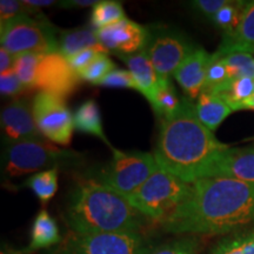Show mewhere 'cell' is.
<instances>
[{
  "mask_svg": "<svg viewBox=\"0 0 254 254\" xmlns=\"http://www.w3.org/2000/svg\"><path fill=\"white\" fill-rule=\"evenodd\" d=\"M254 224V183L227 178H202L190 184V192L161 220L172 234H226Z\"/></svg>",
  "mask_w": 254,
  "mask_h": 254,
  "instance_id": "cell-1",
  "label": "cell"
},
{
  "mask_svg": "<svg viewBox=\"0 0 254 254\" xmlns=\"http://www.w3.org/2000/svg\"><path fill=\"white\" fill-rule=\"evenodd\" d=\"M228 147L200 122L194 104L185 98L177 112L163 120L153 155L159 166L193 184L204 178L212 160Z\"/></svg>",
  "mask_w": 254,
  "mask_h": 254,
  "instance_id": "cell-2",
  "label": "cell"
},
{
  "mask_svg": "<svg viewBox=\"0 0 254 254\" xmlns=\"http://www.w3.org/2000/svg\"><path fill=\"white\" fill-rule=\"evenodd\" d=\"M65 218L78 234L139 232L147 221L127 198L97 179L84 180L74 186Z\"/></svg>",
  "mask_w": 254,
  "mask_h": 254,
  "instance_id": "cell-3",
  "label": "cell"
},
{
  "mask_svg": "<svg viewBox=\"0 0 254 254\" xmlns=\"http://www.w3.org/2000/svg\"><path fill=\"white\" fill-rule=\"evenodd\" d=\"M80 154L64 150L41 139L21 141L6 146L1 157L2 177L14 179L36 174L63 165L71 166L78 163Z\"/></svg>",
  "mask_w": 254,
  "mask_h": 254,
  "instance_id": "cell-4",
  "label": "cell"
},
{
  "mask_svg": "<svg viewBox=\"0 0 254 254\" xmlns=\"http://www.w3.org/2000/svg\"><path fill=\"white\" fill-rule=\"evenodd\" d=\"M190 192V184L159 166L127 200L150 220H164Z\"/></svg>",
  "mask_w": 254,
  "mask_h": 254,
  "instance_id": "cell-5",
  "label": "cell"
},
{
  "mask_svg": "<svg viewBox=\"0 0 254 254\" xmlns=\"http://www.w3.org/2000/svg\"><path fill=\"white\" fill-rule=\"evenodd\" d=\"M1 47L14 57L24 53L49 55L58 52V37L53 25L41 17L17 18L0 26Z\"/></svg>",
  "mask_w": 254,
  "mask_h": 254,
  "instance_id": "cell-6",
  "label": "cell"
},
{
  "mask_svg": "<svg viewBox=\"0 0 254 254\" xmlns=\"http://www.w3.org/2000/svg\"><path fill=\"white\" fill-rule=\"evenodd\" d=\"M140 232L78 234L72 232L51 254H151Z\"/></svg>",
  "mask_w": 254,
  "mask_h": 254,
  "instance_id": "cell-7",
  "label": "cell"
},
{
  "mask_svg": "<svg viewBox=\"0 0 254 254\" xmlns=\"http://www.w3.org/2000/svg\"><path fill=\"white\" fill-rule=\"evenodd\" d=\"M158 167L157 160L151 153L113 150V159L101 171L98 180L127 198L133 194Z\"/></svg>",
  "mask_w": 254,
  "mask_h": 254,
  "instance_id": "cell-8",
  "label": "cell"
},
{
  "mask_svg": "<svg viewBox=\"0 0 254 254\" xmlns=\"http://www.w3.org/2000/svg\"><path fill=\"white\" fill-rule=\"evenodd\" d=\"M32 112L41 135L55 144L69 145L74 129V117L66 106L65 99L39 92L33 99Z\"/></svg>",
  "mask_w": 254,
  "mask_h": 254,
  "instance_id": "cell-9",
  "label": "cell"
},
{
  "mask_svg": "<svg viewBox=\"0 0 254 254\" xmlns=\"http://www.w3.org/2000/svg\"><path fill=\"white\" fill-rule=\"evenodd\" d=\"M195 46L179 32L163 30L150 33L145 47L152 65L158 73L160 82L171 80V77Z\"/></svg>",
  "mask_w": 254,
  "mask_h": 254,
  "instance_id": "cell-10",
  "label": "cell"
},
{
  "mask_svg": "<svg viewBox=\"0 0 254 254\" xmlns=\"http://www.w3.org/2000/svg\"><path fill=\"white\" fill-rule=\"evenodd\" d=\"M79 80L78 73L69 65L67 58L62 53L53 52L41 58L33 88L65 99L75 91Z\"/></svg>",
  "mask_w": 254,
  "mask_h": 254,
  "instance_id": "cell-11",
  "label": "cell"
},
{
  "mask_svg": "<svg viewBox=\"0 0 254 254\" xmlns=\"http://www.w3.org/2000/svg\"><path fill=\"white\" fill-rule=\"evenodd\" d=\"M97 37L107 52L118 57L140 52L148 43L147 28L128 18L97 30Z\"/></svg>",
  "mask_w": 254,
  "mask_h": 254,
  "instance_id": "cell-12",
  "label": "cell"
},
{
  "mask_svg": "<svg viewBox=\"0 0 254 254\" xmlns=\"http://www.w3.org/2000/svg\"><path fill=\"white\" fill-rule=\"evenodd\" d=\"M1 135L6 146L41 139L33 112L26 101L14 100L1 111Z\"/></svg>",
  "mask_w": 254,
  "mask_h": 254,
  "instance_id": "cell-13",
  "label": "cell"
},
{
  "mask_svg": "<svg viewBox=\"0 0 254 254\" xmlns=\"http://www.w3.org/2000/svg\"><path fill=\"white\" fill-rule=\"evenodd\" d=\"M204 178H227L254 183V147H228L220 152L208 165Z\"/></svg>",
  "mask_w": 254,
  "mask_h": 254,
  "instance_id": "cell-14",
  "label": "cell"
},
{
  "mask_svg": "<svg viewBox=\"0 0 254 254\" xmlns=\"http://www.w3.org/2000/svg\"><path fill=\"white\" fill-rule=\"evenodd\" d=\"M211 55L201 47H195L174 73V78L187 95V99H198L204 90Z\"/></svg>",
  "mask_w": 254,
  "mask_h": 254,
  "instance_id": "cell-15",
  "label": "cell"
},
{
  "mask_svg": "<svg viewBox=\"0 0 254 254\" xmlns=\"http://www.w3.org/2000/svg\"><path fill=\"white\" fill-rule=\"evenodd\" d=\"M218 55L225 56L234 52L254 53V0L249 1L244 9L239 26L232 34L222 36L220 46L215 51Z\"/></svg>",
  "mask_w": 254,
  "mask_h": 254,
  "instance_id": "cell-16",
  "label": "cell"
},
{
  "mask_svg": "<svg viewBox=\"0 0 254 254\" xmlns=\"http://www.w3.org/2000/svg\"><path fill=\"white\" fill-rule=\"evenodd\" d=\"M119 58L128 67V71L131 72L136 85H138L139 92L151 104L160 80H159L158 73L155 72L145 49L140 52L134 53V55L123 56L119 57Z\"/></svg>",
  "mask_w": 254,
  "mask_h": 254,
  "instance_id": "cell-17",
  "label": "cell"
},
{
  "mask_svg": "<svg viewBox=\"0 0 254 254\" xmlns=\"http://www.w3.org/2000/svg\"><path fill=\"white\" fill-rule=\"evenodd\" d=\"M88 49L109 55L98 39L97 30H94L91 25L60 31L58 33V52L62 53L65 58H69L75 53Z\"/></svg>",
  "mask_w": 254,
  "mask_h": 254,
  "instance_id": "cell-18",
  "label": "cell"
},
{
  "mask_svg": "<svg viewBox=\"0 0 254 254\" xmlns=\"http://www.w3.org/2000/svg\"><path fill=\"white\" fill-rule=\"evenodd\" d=\"M194 107L198 119L212 132H214L220 124L233 112V110L221 97L205 91L199 95Z\"/></svg>",
  "mask_w": 254,
  "mask_h": 254,
  "instance_id": "cell-19",
  "label": "cell"
},
{
  "mask_svg": "<svg viewBox=\"0 0 254 254\" xmlns=\"http://www.w3.org/2000/svg\"><path fill=\"white\" fill-rule=\"evenodd\" d=\"M62 243L59 227L55 219L51 217L46 209H41L34 219L31 228V239L28 251L50 249Z\"/></svg>",
  "mask_w": 254,
  "mask_h": 254,
  "instance_id": "cell-20",
  "label": "cell"
},
{
  "mask_svg": "<svg viewBox=\"0 0 254 254\" xmlns=\"http://www.w3.org/2000/svg\"><path fill=\"white\" fill-rule=\"evenodd\" d=\"M74 128L97 136L109 146L111 150H114L104 133L100 110L95 100L88 99L78 107L74 113Z\"/></svg>",
  "mask_w": 254,
  "mask_h": 254,
  "instance_id": "cell-21",
  "label": "cell"
},
{
  "mask_svg": "<svg viewBox=\"0 0 254 254\" xmlns=\"http://www.w3.org/2000/svg\"><path fill=\"white\" fill-rule=\"evenodd\" d=\"M211 93L218 94L221 97L232 110H243V105L252 98L254 94V79L251 78H238L231 80L227 85L221 87L217 92Z\"/></svg>",
  "mask_w": 254,
  "mask_h": 254,
  "instance_id": "cell-22",
  "label": "cell"
},
{
  "mask_svg": "<svg viewBox=\"0 0 254 254\" xmlns=\"http://www.w3.org/2000/svg\"><path fill=\"white\" fill-rule=\"evenodd\" d=\"M58 172L59 167H55L33 174L24 183V186L31 189L38 199L46 204L55 196L58 190Z\"/></svg>",
  "mask_w": 254,
  "mask_h": 254,
  "instance_id": "cell-23",
  "label": "cell"
},
{
  "mask_svg": "<svg viewBox=\"0 0 254 254\" xmlns=\"http://www.w3.org/2000/svg\"><path fill=\"white\" fill-rule=\"evenodd\" d=\"M180 104H182V99L178 97L176 87H174L172 81L168 80L159 82V86L151 103L154 112L164 119L170 118L177 112Z\"/></svg>",
  "mask_w": 254,
  "mask_h": 254,
  "instance_id": "cell-24",
  "label": "cell"
},
{
  "mask_svg": "<svg viewBox=\"0 0 254 254\" xmlns=\"http://www.w3.org/2000/svg\"><path fill=\"white\" fill-rule=\"evenodd\" d=\"M209 254H254V230L225 237Z\"/></svg>",
  "mask_w": 254,
  "mask_h": 254,
  "instance_id": "cell-25",
  "label": "cell"
},
{
  "mask_svg": "<svg viewBox=\"0 0 254 254\" xmlns=\"http://www.w3.org/2000/svg\"><path fill=\"white\" fill-rule=\"evenodd\" d=\"M125 17L123 4L120 1H113V0H105V1H98L91 12V26L94 30L109 26L117 21L122 20Z\"/></svg>",
  "mask_w": 254,
  "mask_h": 254,
  "instance_id": "cell-26",
  "label": "cell"
},
{
  "mask_svg": "<svg viewBox=\"0 0 254 254\" xmlns=\"http://www.w3.org/2000/svg\"><path fill=\"white\" fill-rule=\"evenodd\" d=\"M246 1H228L217 14L212 18V24L222 32V36L232 34L239 26L243 18L244 9L246 7Z\"/></svg>",
  "mask_w": 254,
  "mask_h": 254,
  "instance_id": "cell-27",
  "label": "cell"
},
{
  "mask_svg": "<svg viewBox=\"0 0 254 254\" xmlns=\"http://www.w3.org/2000/svg\"><path fill=\"white\" fill-rule=\"evenodd\" d=\"M221 57L227 67L231 80L238 78L254 79V58L252 55L234 52Z\"/></svg>",
  "mask_w": 254,
  "mask_h": 254,
  "instance_id": "cell-28",
  "label": "cell"
},
{
  "mask_svg": "<svg viewBox=\"0 0 254 254\" xmlns=\"http://www.w3.org/2000/svg\"><path fill=\"white\" fill-rule=\"evenodd\" d=\"M43 56L37 53H24V55L15 56L13 71L26 88L34 86L37 68Z\"/></svg>",
  "mask_w": 254,
  "mask_h": 254,
  "instance_id": "cell-29",
  "label": "cell"
},
{
  "mask_svg": "<svg viewBox=\"0 0 254 254\" xmlns=\"http://www.w3.org/2000/svg\"><path fill=\"white\" fill-rule=\"evenodd\" d=\"M230 81L231 78L224 59L220 55L214 52L213 55H211V62H209L205 86L202 92H217Z\"/></svg>",
  "mask_w": 254,
  "mask_h": 254,
  "instance_id": "cell-30",
  "label": "cell"
},
{
  "mask_svg": "<svg viewBox=\"0 0 254 254\" xmlns=\"http://www.w3.org/2000/svg\"><path fill=\"white\" fill-rule=\"evenodd\" d=\"M114 68H116V65H114V63L109 58V55H106V53H100V55L95 57L93 62H92L86 68L82 69L78 75L81 80L98 85L111 71H113Z\"/></svg>",
  "mask_w": 254,
  "mask_h": 254,
  "instance_id": "cell-31",
  "label": "cell"
},
{
  "mask_svg": "<svg viewBox=\"0 0 254 254\" xmlns=\"http://www.w3.org/2000/svg\"><path fill=\"white\" fill-rule=\"evenodd\" d=\"M30 15V17H41V12L38 8L26 5L24 0H1L0 1V26L14 19Z\"/></svg>",
  "mask_w": 254,
  "mask_h": 254,
  "instance_id": "cell-32",
  "label": "cell"
},
{
  "mask_svg": "<svg viewBox=\"0 0 254 254\" xmlns=\"http://www.w3.org/2000/svg\"><path fill=\"white\" fill-rule=\"evenodd\" d=\"M200 243L198 238L186 236L164 244L152 251L151 254H198Z\"/></svg>",
  "mask_w": 254,
  "mask_h": 254,
  "instance_id": "cell-33",
  "label": "cell"
},
{
  "mask_svg": "<svg viewBox=\"0 0 254 254\" xmlns=\"http://www.w3.org/2000/svg\"><path fill=\"white\" fill-rule=\"evenodd\" d=\"M98 85L106 87L132 88L134 91H139L138 85H136L131 72L122 68H114Z\"/></svg>",
  "mask_w": 254,
  "mask_h": 254,
  "instance_id": "cell-34",
  "label": "cell"
},
{
  "mask_svg": "<svg viewBox=\"0 0 254 254\" xmlns=\"http://www.w3.org/2000/svg\"><path fill=\"white\" fill-rule=\"evenodd\" d=\"M25 88L13 69L0 73V92L2 97H14L25 91Z\"/></svg>",
  "mask_w": 254,
  "mask_h": 254,
  "instance_id": "cell-35",
  "label": "cell"
},
{
  "mask_svg": "<svg viewBox=\"0 0 254 254\" xmlns=\"http://www.w3.org/2000/svg\"><path fill=\"white\" fill-rule=\"evenodd\" d=\"M230 0H195L190 2L193 8H195L199 13L205 15L209 20L218 13L225 5L228 4Z\"/></svg>",
  "mask_w": 254,
  "mask_h": 254,
  "instance_id": "cell-36",
  "label": "cell"
},
{
  "mask_svg": "<svg viewBox=\"0 0 254 254\" xmlns=\"http://www.w3.org/2000/svg\"><path fill=\"white\" fill-rule=\"evenodd\" d=\"M100 53L101 52H99V51H97V50L88 49V50L81 51V52L75 53L74 56L67 58V60H68L69 65L72 66V68L79 74V73H80L84 68H86L87 66L90 65V64L95 59V57H97L98 55H100Z\"/></svg>",
  "mask_w": 254,
  "mask_h": 254,
  "instance_id": "cell-37",
  "label": "cell"
},
{
  "mask_svg": "<svg viewBox=\"0 0 254 254\" xmlns=\"http://www.w3.org/2000/svg\"><path fill=\"white\" fill-rule=\"evenodd\" d=\"M14 59L15 57L11 52H8L4 47H1L0 49V73L13 69Z\"/></svg>",
  "mask_w": 254,
  "mask_h": 254,
  "instance_id": "cell-38",
  "label": "cell"
},
{
  "mask_svg": "<svg viewBox=\"0 0 254 254\" xmlns=\"http://www.w3.org/2000/svg\"><path fill=\"white\" fill-rule=\"evenodd\" d=\"M95 0H66V1H59L58 4L63 8H80V7H90L97 4Z\"/></svg>",
  "mask_w": 254,
  "mask_h": 254,
  "instance_id": "cell-39",
  "label": "cell"
},
{
  "mask_svg": "<svg viewBox=\"0 0 254 254\" xmlns=\"http://www.w3.org/2000/svg\"><path fill=\"white\" fill-rule=\"evenodd\" d=\"M24 2L34 8L46 7V6H53L55 4H58V2L53 1V0H24Z\"/></svg>",
  "mask_w": 254,
  "mask_h": 254,
  "instance_id": "cell-40",
  "label": "cell"
},
{
  "mask_svg": "<svg viewBox=\"0 0 254 254\" xmlns=\"http://www.w3.org/2000/svg\"><path fill=\"white\" fill-rule=\"evenodd\" d=\"M0 254H31V252L28 251V249L17 250V249H13V247L7 245V244L2 243Z\"/></svg>",
  "mask_w": 254,
  "mask_h": 254,
  "instance_id": "cell-41",
  "label": "cell"
},
{
  "mask_svg": "<svg viewBox=\"0 0 254 254\" xmlns=\"http://www.w3.org/2000/svg\"><path fill=\"white\" fill-rule=\"evenodd\" d=\"M243 110H254V94L252 95V98L246 101L245 104L243 105Z\"/></svg>",
  "mask_w": 254,
  "mask_h": 254,
  "instance_id": "cell-42",
  "label": "cell"
}]
</instances>
